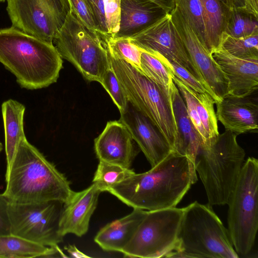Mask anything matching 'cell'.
<instances>
[{"label":"cell","instance_id":"obj_1","mask_svg":"<svg viewBox=\"0 0 258 258\" xmlns=\"http://www.w3.org/2000/svg\"><path fill=\"white\" fill-rule=\"evenodd\" d=\"M197 180L194 164L172 152L149 171L135 173L106 191L133 209L158 210L176 207Z\"/></svg>","mask_w":258,"mask_h":258},{"label":"cell","instance_id":"obj_2","mask_svg":"<svg viewBox=\"0 0 258 258\" xmlns=\"http://www.w3.org/2000/svg\"><path fill=\"white\" fill-rule=\"evenodd\" d=\"M3 195L10 203H65L73 191L66 176L27 140L18 146L5 174Z\"/></svg>","mask_w":258,"mask_h":258},{"label":"cell","instance_id":"obj_3","mask_svg":"<svg viewBox=\"0 0 258 258\" xmlns=\"http://www.w3.org/2000/svg\"><path fill=\"white\" fill-rule=\"evenodd\" d=\"M0 62L22 88L41 89L56 82L62 58L53 43L12 26L0 29Z\"/></svg>","mask_w":258,"mask_h":258},{"label":"cell","instance_id":"obj_4","mask_svg":"<svg viewBox=\"0 0 258 258\" xmlns=\"http://www.w3.org/2000/svg\"><path fill=\"white\" fill-rule=\"evenodd\" d=\"M165 257L237 258L228 229L208 203L183 208L174 248Z\"/></svg>","mask_w":258,"mask_h":258},{"label":"cell","instance_id":"obj_5","mask_svg":"<svg viewBox=\"0 0 258 258\" xmlns=\"http://www.w3.org/2000/svg\"><path fill=\"white\" fill-rule=\"evenodd\" d=\"M237 136L225 130L202 144L196 158L195 167L211 206L227 204L238 178L245 153Z\"/></svg>","mask_w":258,"mask_h":258},{"label":"cell","instance_id":"obj_6","mask_svg":"<svg viewBox=\"0 0 258 258\" xmlns=\"http://www.w3.org/2000/svg\"><path fill=\"white\" fill-rule=\"evenodd\" d=\"M106 43L111 67L128 100L152 122L174 152L178 131L169 90L120 57Z\"/></svg>","mask_w":258,"mask_h":258},{"label":"cell","instance_id":"obj_7","mask_svg":"<svg viewBox=\"0 0 258 258\" xmlns=\"http://www.w3.org/2000/svg\"><path fill=\"white\" fill-rule=\"evenodd\" d=\"M53 44L87 80L100 83L110 66L104 37L84 25L71 9Z\"/></svg>","mask_w":258,"mask_h":258},{"label":"cell","instance_id":"obj_8","mask_svg":"<svg viewBox=\"0 0 258 258\" xmlns=\"http://www.w3.org/2000/svg\"><path fill=\"white\" fill-rule=\"evenodd\" d=\"M228 231L238 256L253 248L258 229V160L244 162L229 201Z\"/></svg>","mask_w":258,"mask_h":258},{"label":"cell","instance_id":"obj_9","mask_svg":"<svg viewBox=\"0 0 258 258\" xmlns=\"http://www.w3.org/2000/svg\"><path fill=\"white\" fill-rule=\"evenodd\" d=\"M183 208L146 211L122 252L124 257L157 258L175 247Z\"/></svg>","mask_w":258,"mask_h":258},{"label":"cell","instance_id":"obj_10","mask_svg":"<svg viewBox=\"0 0 258 258\" xmlns=\"http://www.w3.org/2000/svg\"><path fill=\"white\" fill-rule=\"evenodd\" d=\"M13 27L48 43L71 10L69 0H7Z\"/></svg>","mask_w":258,"mask_h":258},{"label":"cell","instance_id":"obj_11","mask_svg":"<svg viewBox=\"0 0 258 258\" xmlns=\"http://www.w3.org/2000/svg\"><path fill=\"white\" fill-rule=\"evenodd\" d=\"M61 204L58 201L9 202L11 234L44 246L58 245L63 241L57 232Z\"/></svg>","mask_w":258,"mask_h":258},{"label":"cell","instance_id":"obj_12","mask_svg":"<svg viewBox=\"0 0 258 258\" xmlns=\"http://www.w3.org/2000/svg\"><path fill=\"white\" fill-rule=\"evenodd\" d=\"M130 38L142 51L151 54H160L186 69L205 86L213 97L179 36L170 13Z\"/></svg>","mask_w":258,"mask_h":258},{"label":"cell","instance_id":"obj_13","mask_svg":"<svg viewBox=\"0 0 258 258\" xmlns=\"http://www.w3.org/2000/svg\"><path fill=\"white\" fill-rule=\"evenodd\" d=\"M171 20L192 62L211 91L215 103L227 95L228 80L176 6Z\"/></svg>","mask_w":258,"mask_h":258},{"label":"cell","instance_id":"obj_14","mask_svg":"<svg viewBox=\"0 0 258 258\" xmlns=\"http://www.w3.org/2000/svg\"><path fill=\"white\" fill-rule=\"evenodd\" d=\"M119 119L144 154L151 167L173 152L169 144L152 122L128 100Z\"/></svg>","mask_w":258,"mask_h":258},{"label":"cell","instance_id":"obj_15","mask_svg":"<svg viewBox=\"0 0 258 258\" xmlns=\"http://www.w3.org/2000/svg\"><path fill=\"white\" fill-rule=\"evenodd\" d=\"M101 192L96 182L82 191H73L60 212L57 230L60 236L71 233L81 237L87 232Z\"/></svg>","mask_w":258,"mask_h":258},{"label":"cell","instance_id":"obj_16","mask_svg":"<svg viewBox=\"0 0 258 258\" xmlns=\"http://www.w3.org/2000/svg\"><path fill=\"white\" fill-rule=\"evenodd\" d=\"M133 141L121 121H109L94 140L96 154L99 161L130 168L137 153Z\"/></svg>","mask_w":258,"mask_h":258},{"label":"cell","instance_id":"obj_17","mask_svg":"<svg viewBox=\"0 0 258 258\" xmlns=\"http://www.w3.org/2000/svg\"><path fill=\"white\" fill-rule=\"evenodd\" d=\"M212 57L228 80L227 95L247 97L258 88V59L236 57L222 47L215 51Z\"/></svg>","mask_w":258,"mask_h":258},{"label":"cell","instance_id":"obj_18","mask_svg":"<svg viewBox=\"0 0 258 258\" xmlns=\"http://www.w3.org/2000/svg\"><path fill=\"white\" fill-rule=\"evenodd\" d=\"M216 105V116L225 130L237 136L256 133L258 128V106L250 98L226 96Z\"/></svg>","mask_w":258,"mask_h":258},{"label":"cell","instance_id":"obj_19","mask_svg":"<svg viewBox=\"0 0 258 258\" xmlns=\"http://www.w3.org/2000/svg\"><path fill=\"white\" fill-rule=\"evenodd\" d=\"M167 13L150 0H120L119 28L113 38H131Z\"/></svg>","mask_w":258,"mask_h":258},{"label":"cell","instance_id":"obj_20","mask_svg":"<svg viewBox=\"0 0 258 258\" xmlns=\"http://www.w3.org/2000/svg\"><path fill=\"white\" fill-rule=\"evenodd\" d=\"M169 93L178 131V141L174 152L185 156L194 164L202 141L188 116L179 90L172 80Z\"/></svg>","mask_w":258,"mask_h":258},{"label":"cell","instance_id":"obj_21","mask_svg":"<svg viewBox=\"0 0 258 258\" xmlns=\"http://www.w3.org/2000/svg\"><path fill=\"white\" fill-rule=\"evenodd\" d=\"M146 210L134 209L128 215L104 226L95 242L104 250L121 252L133 237Z\"/></svg>","mask_w":258,"mask_h":258},{"label":"cell","instance_id":"obj_22","mask_svg":"<svg viewBox=\"0 0 258 258\" xmlns=\"http://www.w3.org/2000/svg\"><path fill=\"white\" fill-rule=\"evenodd\" d=\"M25 107L19 102L9 99L2 105L4 122L5 152L7 170L21 140L25 135L24 130V115Z\"/></svg>","mask_w":258,"mask_h":258},{"label":"cell","instance_id":"obj_23","mask_svg":"<svg viewBox=\"0 0 258 258\" xmlns=\"http://www.w3.org/2000/svg\"><path fill=\"white\" fill-rule=\"evenodd\" d=\"M67 257L58 245L46 246L11 234L0 235V257Z\"/></svg>","mask_w":258,"mask_h":258},{"label":"cell","instance_id":"obj_24","mask_svg":"<svg viewBox=\"0 0 258 258\" xmlns=\"http://www.w3.org/2000/svg\"><path fill=\"white\" fill-rule=\"evenodd\" d=\"M209 44L212 53L221 47L226 25L227 7L221 0H200Z\"/></svg>","mask_w":258,"mask_h":258},{"label":"cell","instance_id":"obj_25","mask_svg":"<svg viewBox=\"0 0 258 258\" xmlns=\"http://www.w3.org/2000/svg\"><path fill=\"white\" fill-rule=\"evenodd\" d=\"M96 30L102 36L113 38L119 28L120 0H87Z\"/></svg>","mask_w":258,"mask_h":258},{"label":"cell","instance_id":"obj_26","mask_svg":"<svg viewBox=\"0 0 258 258\" xmlns=\"http://www.w3.org/2000/svg\"><path fill=\"white\" fill-rule=\"evenodd\" d=\"M224 33L234 38L258 33V18L242 8L227 7Z\"/></svg>","mask_w":258,"mask_h":258},{"label":"cell","instance_id":"obj_27","mask_svg":"<svg viewBox=\"0 0 258 258\" xmlns=\"http://www.w3.org/2000/svg\"><path fill=\"white\" fill-rule=\"evenodd\" d=\"M189 25L209 51L205 18L200 0H173Z\"/></svg>","mask_w":258,"mask_h":258},{"label":"cell","instance_id":"obj_28","mask_svg":"<svg viewBox=\"0 0 258 258\" xmlns=\"http://www.w3.org/2000/svg\"><path fill=\"white\" fill-rule=\"evenodd\" d=\"M198 114L209 139L219 135L217 118L214 108L215 101L208 93H199L191 88Z\"/></svg>","mask_w":258,"mask_h":258},{"label":"cell","instance_id":"obj_29","mask_svg":"<svg viewBox=\"0 0 258 258\" xmlns=\"http://www.w3.org/2000/svg\"><path fill=\"white\" fill-rule=\"evenodd\" d=\"M221 47L239 58L258 59V33L242 38H234L224 33Z\"/></svg>","mask_w":258,"mask_h":258},{"label":"cell","instance_id":"obj_30","mask_svg":"<svg viewBox=\"0 0 258 258\" xmlns=\"http://www.w3.org/2000/svg\"><path fill=\"white\" fill-rule=\"evenodd\" d=\"M135 172L130 168L99 161L93 182H96L101 191L119 183Z\"/></svg>","mask_w":258,"mask_h":258},{"label":"cell","instance_id":"obj_31","mask_svg":"<svg viewBox=\"0 0 258 258\" xmlns=\"http://www.w3.org/2000/svg\"><path fill=\"white\" fill-rule=\"evenodd\" d=\"M141 71L166 91L169 90L172 76L161 61L155 56L142 51Z\"/></svg>","mask_w":258,"mask_h":258},{"label":"cell","instance_id":"obj_32","mask_svg":"<svg viewBox=\"0 0 258 258\" xmlns=\"http://www.w3.org/2000/svg\"><path fill=\"white\" fill-rule=\"evenodd\" d=\"M104 37L108 45L117 55L141 71L142 51L131 42L130 38Z\"/></svg>","mask_w":258,"mask_h":258},{"label":"cell","instance_id":"obj_33","mask_svg":"<svg viewBox=\"0 0 258 258\" xmlns=\"http://www.w3.org/2000/svg\"><path fill=\"white\" fill-rule=\"evenodd\" d=\"M171 76L173 82L177 86L184 100L188 116L201 138L202 144H205L209 139L198 114L195 99L190 91V88L173 75Z\"/></svg>","mask_w":258,"mask_h":258},{"label":"cell","instance_id":"obj_34","mask_svg":"<svg viewBox=\"0 0 258 258\" xmlns=\"http://www.w3.org/2000/svg\"><path fill=\"white\" fill-rule=\"evenodd\" d=\"M100 83L108 93L120 112L123 111L126 107L128 99L111 64Z\"/></svg>","mask_w":258,"mask_h":258},{"label":"cell","instance_id":"obj_35","mask_svg":"<svg viewBox=\"0 0 258 258\" xmlns=\"http://www.w3.org/2000/svg\"><path fill=\"white\" fill-rule=\"evenodd\" d=\"M152 55L160 59L171 75L176 77L190 88L199 93L207 92L209 94L205 86L186 69L160 54Z\"/></svg>","mask_w":258,"mask_h":258},{"label":"cell","instance_id":"obj_36","mask_svg":"<svg viewBox=\"0 0 258 258\" xmlns=\"http://www.w3.org/2000/svg\"><path fill=\"white\" fill-rule=\"evenodd\" d=\"M69 2L71 9L82 23L90 29L96 30L93 16L87 0H69Z\"/></svg>","mask_w":258,"mask_h":258},{"label":"cell","instance_id":"obj_37","mask_svg":"<svg viewBox=\"0 0 258 258\" xmlns=\"http://www.w3.org/2000/svg\"><path fill=\"white\" fill-rule=\"evenodd\" d=\"M9 205L8 200L0 194V235L11 234Z\"/></svg>","mask_w":258,"mask_h":258},{"label":"cell","instance_id":"obj_38","mask_svg":"<svg viewBox=\"0 0 258 258\" xmlns=\"http://www.w3.org/2000/svg\"><path fill=\"white\" fill-rule=\"evenodd\" d=\"M242 9L258 18V0H244Z\"/></svg>","mask_w":258,"mask_h":258},{"label":"cell","instance_id":"obj_39","mask_svg":"<svg viewBox=\"0 0 258 258\" xmlns=\"http://www.w3.org/2000/svg\"><path fill=\"white\" fill-rule=\"evenodd\" d=\"M64 249L69 254V257L77 258L90 257V256L79 250L75 245H69L65 246Z\"/></svg>","mask_w":258,"mask_h":258},{"label":"cell","instance_id":"obj_40","mask_svg":"<svg viewBox=\"0 0 258 258\" xmlns=\"http://www.w3.org/2000/svg\"><path fill=\"white\" fill-rule=\"evenodd\" d=\"M157 4L167 13H170L174 7L173 0H150Z\"/></svg>","mask_w":258,"mask_h":258},{"label":"cell","instance_id":"obj_41","mask_svg":"<svg viewBox=\"0 0 258 258\" xmlns=\"http://www.w3.org/2000/svg\"><path fill=\"white\" fill-rule=\"evenodd\" d=\"M227 7L235 6L242 8L244 6V0H221Z\"/></svg>","mask_w":258,"mask_h":258},{"label":"cell","instance_id":"obj_42","mask_svg":"<svg viewBox=\"0 0 258 258\" xmlns=\"http://www.w3.org/2000/svg\"><path fill=\"white\" fill-rule=\"evenodd\" d=\"M3 145L2 143L0 142V152L3 150Z\"/></svg>","mask_w":258,"mask_h":258},{"label":"cell","instance_id":"obj_43","mask_svg":"<svg viewBox=\"0 0 258 258\" xmlns=\"http://www.w3.org/2000/svg\"><path fill=\"white\" fill-rule=\"evenodd\" d=\"M6 0H0V2H4Z\"/></svg>","mask_w":258,"mask_h":258}]
</instances>
